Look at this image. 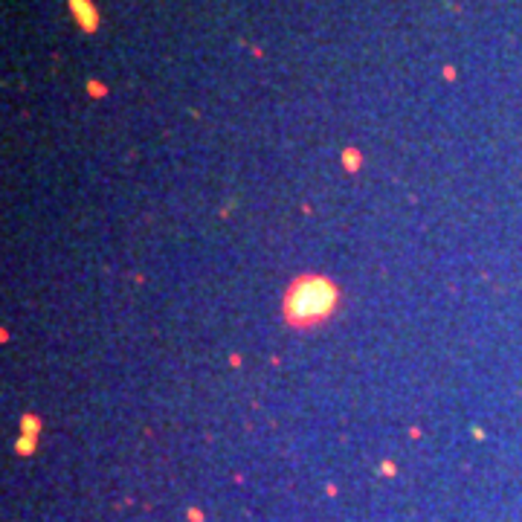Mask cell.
Here are the masks:
<instances>
[{"instance_id": "1", "label": "cell", "mask_w": 522, "mask_h": 522, "mask_svg": "<svg viewBox=\"0 0 522 522\" xmlns=\"http://www.w3.org/2000/svg\"><path fill=\"white\" fill-rule=\"evenodd\" d=\"M339 305V287L325 276H299L285 293V319L293 328L325 322Z\"/></svg>"}]
</instances>
